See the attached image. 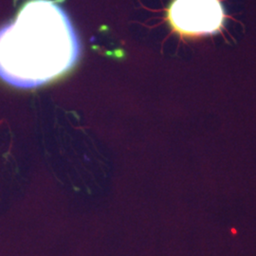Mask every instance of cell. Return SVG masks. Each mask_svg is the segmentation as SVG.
<instances>
[{
	"label": "cell",
	"mask_w": 256,
	"mask_h": 256,
	"mask_svg": "<svg viewBox=\"0 0 256 256\" xmlns=\"http://www.w3.org/2000/svg\"><path fill=\"white\" fill-rule=\"evenodd\" d=\"M81 44L66 12L50 0H30L0 28V78L32 90L70 72Z\"/></svg>",
	"instance_id": "cell-1"
},
{
	"label": "cell",
	"mask_w": 256,
	"mask_h": 256,
	"mask_svg": "<svg viewBox=\"0 0 256 256\" xmlns=\"http://www.w3.org/2000/svg\"><path fill=\"white\" fill-rule=\"evenodd\" d=\"M170 24L187 36L212 34L225 21L220 0H174L168 10Z\"/></svg>",
	"instance_id": "cell-2"
}]
</instances>
